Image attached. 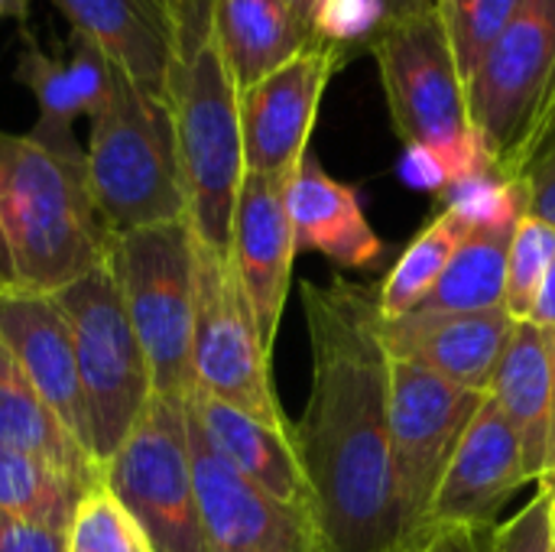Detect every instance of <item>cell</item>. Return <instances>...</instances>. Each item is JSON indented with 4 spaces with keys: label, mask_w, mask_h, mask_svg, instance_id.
Instances as JSON below:
<instances>
[{
    "label": "cell",
    "mask_w": 555,
    "mask_h": 552,
    "mask_svg": "<svg viewBox=\"0 0 555 552\" xmlns=\"http://www.w3.org/2000/svg\"><path fill=\"white\" fill-rule=\"evenodd\" d=\"M312 387L293 442L302 459L315 527L328 552H387L403 543L390 465L393 355L377 290L335 273L299 283Z\"/></svg>",
    "instance_id": "6da1fadb"
},
{
    "label": "cell",
    "mask_w": 555,
    "mask_h": 552,
    "mask_svg": "<svg viewBox=\"0 0 555 552\" xmlns=\"http://www.w3.org/2000/svg\"><path fill=\"white\" fill-rule=\"evenodd\" d=\"M111 241L85 153L0 130V251L10 286L52 296L107 264Z\"/></svg>",
    "instance_id": "7a4b0ae2"
},
{
    "label": "cell",
    "mask_w": 555,
    "mask_h": 552,
    "mask_svg": "<svg viewBox=\"0 0 555 552\" xmlns=\"http://www.w3.org/2000/svg\"><path fill=\"white\" fill-rule=\"evenodd\" d=\"M189 228L198 244L228 257L244 166L241 88L215 39L211 0H179V55L169 75Z\"/></svg>",
    "instance_id": "3957f363"
},
{
    "label": "cell",
    "mask_w": 555,
    "mask_h": 552,
    "mask_svg": "<svg viewBox=\"0 0 555 552\" xmlns=\"http://www.w3.org/2000/svg\"><path fill=\"white\" fill-rule=\"evenodd\" d=\"M85 163L111 234L189 221L166 94L146 91L117 72L107 107L91 117Z\"/></svg>",
    "instance_id": "277c9868"
},
{
    "label": "cell",
    "mask_w": 555,
    "mask_h": 552,
    "mask_svg": "<svg viewBox=\"0 0 555 552\" xmlns=\"http://www.w3.org/2000/svg\"><path fill=\"white\" fill-rule=\"evenodd\" d=\"M488 172L517 185L555 137V0H524L468 81Z\"/></svg>",
    "instance_id": "5b68a950"
},
{
    "label": "cell",
    "mask_w": 555,
    "mask_h": 552,
    "mask_svg": "<svg viewBox=\"0 0 555 552\" xmlns=\"http://www.w3.org/2000/svg\"><path fill=\"white\" fill-rule=\"evenodd\" d=\"M371 55L380 68L393 130L406 150L429 153L442 166L449 189L491 176L439 10L390 23L374 39Z\"/></svg>",
    "instance_id": "8992f818"
},
{
    "label": "cell",
    "mask_w": 555,
    "mask_h": 552,
    "mask_svg": "<svg viewBox=\"0 0 555 552\" xmlns=\"http://www.w3.org/2000/svg\"><path fill=\"white\" fill-rule=\"evenodd\" d=\"M107 267L150 361L153 394L185 403L195 394V234L189 221L114 234Z\"/></svg>",
    "instance_id": "52a82bcc"
},
{
    "label": "cell",
    "mask_w": 555,
    "mask_h": 552,
    "mask_svg": "<svg viewBox=\"0 0 555 552\" xmlns=\"http://www.w3.org/2000/svg\"><path fill=\"white\" fill-rule=\"evenodd\" d=\"M75 338L91 452L104 465L153 400V374L107 264L52 293Z\"/></svg>",
    "instance_id": "ba28073f"
},
{
    "label": "cell",
    "mask_w": 555,
    "mask_h": 552,
    "mask_svg": "<svg viewBox=\"0 0 555 552\" xmlns=\"http://www.w3.org/2000/svg\"><path fill=\"white\" fill-rule=\"evenodd\" d=\"M101 482L137 517L153 552H208L182 400L153 394L133 429L101 465Z\"/></svg>",
    "instance_id": "9c48e42d"
},
{
    "label": "cell",
    "mask_w": 555,
    "mask_h": 552,
    "mask_svg": "<svg viewBox=\"0 0 555 552\" xmlns=\"http://www.w3.org/2000/svg\"><path fill=\"white\" fill-rule=\"evenodd\" d=\"M270 348L228 257L195 241V390L293 433L270 371Z\"/></svg>",
    "instance_id": "30bf717a"
},
{
    "label": "cell",
    "mask_w": 555,
    "mask_h": 552,
    "mask_svg": "<svg viewBox=\"0 0 555 552\" xmlns=\"http://www.w3.org/2000/svg\"><path fill=\"white\" fill-rule=\"evenodd\" d=\"M488 394L465 390L423 364L393 358L390 465L403 543H420L452 455Z\"/></svg>",
    "instance_id": "8fae6325"
},
{
    "label": "cell",
    "mask_w": 555,
    "mask_h": 552,
    "mask_svg": "<svg viewBox=\"0 0 555 552\" xmlns=\"http://www.w3.org/2000/svg\"><path fill=\"white\" fill-rule=\"evenodd\" d=\"M192 472L208 552H328L315 521L241 478L192 426Z\"/></svg>",
    "instance_id": "7c38bea8"
},
{
    "label": "cell",
    "mask_w": 555,
    "mask_h": 552,
    "mask_svg": "<svg viewBox=\"0 0 555 552\" xmlns=\"http://www.w3.org/2000/svg\"><path fill=\"white\" fill-rule=\"evenodd\" d=\"M341 65L345 62L332 49L312 46L273 75L241 91L247 172L293 179L299 163L309 156V137L322 94Z\"/></svg>",
    "instance_id": "4fadbf2b"
},
{
    "label": "cell",
    "mask_w": 555,
    "mask_h": 552,
    "mask_svg": "<svg viewBox=\"0 0 555 552\" xmlns=\"http://www.w3.org/2000/svg\"><path fill=\"white\" fill-rule=\"evenodd\" d=\"M289 179L247 172L237 192L234 221H231V251L228 260L234 277L254 309L257 329L273 351L289 283H293V221L286 208Z\"/></svg>",
    "instance_id": "5bb4252c"
},
{
    "label": "cell",
    "mask_w": 555,
    "mask_h": 552,
    "mask_svg": "<svg viewBox=\"0 0 555 552\" xmlns=\"http://www.w3.org/2000/svg\"><path fill=\"white\" fill-rule=\"evenodd\" d=\"M527 485L520 442L501 407L485 397L452 455V465L442 475L426 534L446 527H498L504 504Z\"/></svg>",
    "instance_id": "9a60e30c"
},
{
    "label": "cell",
    "mask_w": 555,
    "mask_h": 552,
    "mask_svg": "<svg viewBox=\"0 0 555 552\" xmlns=\"http://www.w3.org/2000/svg\"><path fill=\"white\" fill-rule=\"evenodd\" d=\"M0 338L16 358V364L26 371L36 394L65 423V429L91 452V423L75 358V338L55 296L3 286Z\"/></svg>",
    "instance_id": "2e32d148"
},
{
    "label": "cell",
    "mask_w": 555,
    "mask_h": 552,
    "mask_svg": "<svg viewBox=\"0 0 555 552\" xmlns=\"http://www.w3.org/2000/svg\"><path fill=\"white\" fill-rule=\"evenodd\" d=\"M514 329L517 322L504 306L488 312H406L384 319V338L393 358L423 364L475 394L491 390Z\"/></svg>",
    "instance_id": "e0dca14e"
},
{
    "label": "cell",
    "mask_w": 555,
    "mask_h": 552,
    "mask_svg": "<svg viewBox=\"0 0 555 552\" xmlns=\"http://www.w3.org/2000/svg\"><path fill=\"white\" fill-rule=\"evenodd\" d=\"M72 33L94 42L117 72L166 94L179 55V0H52Z\"/></svg>",
    "instance_id": "ac0fdd59"
},
{
    "label": "cell",
    "mask_w": 555,
    "mask_h": 552,
    "mask_svg": "<svg viewBox=\"0 0 555 552\" xmlns=\"http://www.w3.org/2000/svg\"><path fill=\"white\" fill-rule=\"evenodd\" d=\"M192 426L205 436V442L254 488L276 498L286 508L306 511L315 521L312 488L296 452L293 433L267 426L244 410H234L202 390L185 400Z\"/></svg>",
    "instance_id": "d6986e66"
},
{
    "label": "cell",
    "mask_w": 555,
    "mask_h": 552,
    "mask_svg": "<svg viewBox=\"0 0 555 552\" xmlns=\"http://www.w3.org/2000/svg\"><path fill=\"white\" fill-rule=\"evenodd\" d=\"M286 208L296 254L315 251L345 270H371L384 257V241L371 228L358 192L328 176L312 153L286 185Z\"/></svg>",
    "instance_id": "ffe728a7"
},
{
    "label": "cell",
    "mask_w": 555,
    "mask_h": 552,
    "mask_svg": "<svg viewBox=\"0 0 555 552\" xmlns=\"http://www.w3.org/2000/svg\"><path fill=\"white\" fill-rule=\"evenodd\" d=\"M488 397L501 407L520 442L527 482L543 485L553 439V364L543 329L517 322Z\"/></svg>",
    "instance_id": "44dd1931"
},
{
    "label": "cell",
    "mask_w": 555,
    "mask_h": 552,
    "mask_svg": "<svg viewBox=\"0 0 555 552\" xmlns=\"http://www.w3.org/2000/svg\"><path fill=\"white\" fill-rule=\"evenodd\" d=\"M211 23L241 91L315 46L312 29L286 0H211Z\"/></svg>",
    "instance_id": "7402d4cb"
},
{
    "label": "cell",
    "mask_w": 555,
    "mask_h": 552,
    "mask_svg": "<svg viewBox=\"0 0 555 552\" xmlns=\"http://www.w3.org/2000/svg\"><path fill=\"white\" fill-rule=\"evenodd\" d=\"M0 446L39 455L88 485L101 482V462L65 429V423L36 394L26 371L0 338Z\"/></svg>",
    "instance_id": "603a6c76"
},
{
    "label": "cell",
    "mask_w": 555,
    "mask_h": 552,
    "mask_svg": "<svg viewBox=\"0 0 555 552\" xmlns=\"http://www.w3.org/2000/svg\"><path fill=\"white\" fill-rule=\"evenodd\" d=\"M524 211H507L494 221L475 224L449 260L436 290L413 312H488L504 306L507 257L514 228Z\"/></svg>",
    "instance_id": "cb8c5ba5"
},
{
    "label": "cell",
    "mask_w": 555,
    "mask_h": 552,
    "mask_svg": "<svg viewBox=\"0 0 555 552\" xmlns=\"http://www.w3.org/2000/svg\"><path fill=\"white\" fill-rule=\"evenodd\" d=\"M472 231V221L446 205V211H439L400 254V260L390 267V273L380 280L377 286V306L384 319H400L413 309H420V303L436 290V283L442 280L449 260L455 257L459 244L465 241V234Z\"/></svg>",
    "instance_id": "d4e9b609"
},
{
    "label": "cell",
    "mask_w": 555,
    "mask_h": 552,
    "mask_svg": "<svg viewBox=\"0 0 555 552\" xmlns=\"http://www.w3.org/2000/svg\"><path fill=\"white\" fill-rule=\"evenodd\" d=\"M88 488L94 485L81 482L78 475L39 455L0 446V511L3 514L65 530Z\"/></svg>",
    "instance_id": "484cf974"
},
{
    "label": "cell",
    "mask_w": 555,
    "mask_h": 552,
    "mask_svg": "<svg viewBox=\"0 0 555 552\" xmlns=\"http://www.w3.org/2000/svg\"><path fill=\"white\" fill-rule=\"evenodd\" d=\"M20 36H23V52L16 59L13 75L20 85L33 91L36 107H39V117L29 137L59 153H85L72 130L75 117H85V107L68 75V62L59 55H49L33 33H20Z\"/></svg>",
    "instance_id": "4316f807"
},
{
    "label": "cell",
    "mask_w": 555,
    "mask_h": 552,
    "mask_svg": "<svg viewBox=\"0 0 555 552\" xmlns=\"http://www.w3.org/2000/svg\"><path fill=\"white\" fill-rule=\"evenodd\" d=\"M65 552H153V543L111 488L98 482L65 527Z\"/></svg>",
    "instance_id": "83f0119b"
},
{
    "label": "cell",
    "mask_w": 555,
    "mask_h": 552,
    "mask_svg": "<svg viewBox=\"0 0 555 552\" xmlns=\"http://www.w3.org/2000/svg\"><path fill=\"white\" fill-rule=\"evenodd\" d=\"M520 3L524 0H439V20L446 26L465 88L520 10Z\"/></svg>",
    "instance_id": "f1b7e54d"
},
{
    "label": "cell",
    "mask_w": 555,
    "mask_h": 552,
    "mask_svg": "<svg viewBox=\"0 0 555 552\" xmlns=\"http://www.w3.org/2000/svg\"><path fill=\"white\" fill-rule=\"evenodd\" d=\"M555 260V228L533 218L520 215L511 241L507 257V286H504V309L514 316V322H530L533 303L540 296V286L550 273Z\"/></svg>",
    "instance_id": "f546056e"
},
{
    "label": "cell",
    "mask_w": 555,
    "mask_h": 552,
    "mask_svg": "<svg viewBox=\"0 0 555 552\" xmlns=\"http://www.w3.org/2000/svg\"><path fill=\"white\" fill-rule=\"evenodd\" d=\"M380 0H322L312 16L315 46L332 49L341 62L371 52L374 39L387 29Z\"/></svg>",
    "instance_id": "4dcf8cb0"
},
{
    "label": "cell",
    "mask_w": 555,
    "mask_h": 552,
    "mask_svg": "<svg viewBox=\"0 0 555 552\" xmlns=\"http://www.w3.org/2000/svg\"><path fill=\"white\" fill-rule=\"evenodd\" d=\"M555 495L550 485H537V498L507 524L494 527L491 552H553Z\"/></svg>",
    "instance_id": "1f68e13d"
},
{
    "label": "cell",
    "mask_w": 555,
    "mask_h": 552,
    "mask_svg": "<svg viewBox=\"0 0 555 552\" xmlns=\"http://www.w3.org/2000/svg\"><path fill=\"white\" fill-rule=\"evenodd\" d=\"M520 198H524V215H533L555 228V137L524 172Z\"/></svg>",
    "instance_id": "d6a6232c"
},
{
    "label": "cell",
    "mask_w": 555,
    "mask_h": 552,
    "mask_svg": "<svg viewBox=\"0 0 555 552\" xmlns=\"http://www.w3.org/2000/svg\"><path fill=\"white\" fill-rule=\"evenodd\" d=\"M0 552H65V530L0 511Z\"/></svg>",
    "instance_id": "836d02e7"
},
{
    "label": "cell",
    "mask_w": 555,
    "mask_h": 552,
    "mask_svg": "<svg viewBox=\"0 0 555 552\" xmlns=\"http://www.w3.org/2000/svg\"><path fill=\"white\" fill-rule=\"evenodd\" d=\"M494 527L475 530V527H446L429 530L420 543H413L416 552H491Z\"/></svg>",
    "instance_id": "e575fe53"
},
{
    "label": "cell",
    "mask_w": 555,
    "mask_h": 552,
    "mask_svg": "<svg viewBox=\"0 0 555 552\" xmlns=\"http://www.w3.org/2000/svg\"><path fill=\"white\" fill-rule=\"evenodd\" d=\"M530 322L537 329H543V332L555 329V260L553 267H550V273H546V280H543V286H540V296L533 303Z\"/></svg>",
    "instance_id": "d590c367"
},
{
    "label": "cell",
    "mask_w": 555,
    "mask_h": 552,
    "mask_svg": "<svg viewBox=\"0 0 555 552\" xmlns=\"http://www.w3.org/2000/svg\"><path fill=\"white\" fill-rule=\"evenodd\" d=\"M380 3H384L387 23H403V20L426 16V13L439 10V0H380Z\"/></svg>",
    "instance_id": "8d00e7d4"
},
{
    "label": "cell",
    "mask_w": 555,
    "mask_h": 552,
    "mask_svg": "<svg viewBox=\"0 0 555 552\" xmlns=\"http://www.w3.org/2000/svg\"><path fill=\"white\" fill-rule=\"evenodd\" d=\"M546 342H550V364H553V439H550V468H546V482H543V485H553V478H555V329L546 332Z\"/></svg>",
    "instance_id": "74e56055"
},
{
    "label": "cell",
    "mask_w": 555,
    "mask_h": 552,
    "mask_svg": "<svg viewBox=\"0 0 555 552\" xmlns=\"http://www.w3.org/2000/svg\"><path fill=\"white\" fill-rule=\"evenodd\" d=\"M26 13H29V0H0V20L26 23Z\"/></svg>",
    "instance_id": "f35d334b"
},
{
    "label": "cell",
    "mask_w": 555,
    "mask_h": 552,
    "mask_svg": "<svg viewBox=\"0 0 555 552\" xmlns=\"http://www.w3.org/2000/svg\"><path fill=\"white\" fill-rule=\"evenodd\" d=\"M286 3H289V7H293V13H296V16H299V20H302V23H306V26L312 29V16H315V7H319L322 0H286Z\"/></svg>",
    "instance_id": "ab89813d"
},
{
    "label": "cell",
    "mask_w": 555,
    "mask_h": 552,
    "mask_svg": "<svg viewBox=\"0 0 555 552\" xmlns=\"http://www.w3.org/2000/svg\"><path fill=\"white\" fill-rule=\"evenodd\" d=\"M10 286V273H7V264H3V251H0V290Z\"/></svg>",
    "instance_id": "60d3db41"
},
{
    "label": "cell",
    "mask_w": 555,
    "mask_h": 552,
    "mask_svg": "<svg viewBox=\"0 0 555 552\" xmlns=\"http://www.w3.org/2000/svg\"><path fill=\"white\" fill-rule=\"evenodd\" d=\"M387 552H416V547H413V543H400V547H393V550Z\"/></svg>",
    "instance_id": "b9f144b4"
},
{
    "label": "cell",
    "mask_w": 555,
    "mask_h": 552,
    "mask_svg": "<svg viewBox=\"0 0 555 552\" xmlns=\"http://www.w3.org/2000/svg\"><path fill=\"white\" fill-rule=\"evenodd\" d=\"M553 552H555V530H553Z\"/></svg>",
    "instance_id": "7bdbcfd3"
},
{
    "label": "cell",
    "mask_w": 555,
    "mask_h": 552,
    "mask_svg": "<svg viewBox=\"0 0 555 552\" xmlns=\"http://www.w3.org/2000/svg\"><path fill=\"white\" fill-rule=\"evenodd\" d=\"M550 488H553V495H555V478H553V485H550Z\"/></svg>",
    "instance_id": "ee69618b"
}]
</instances>
